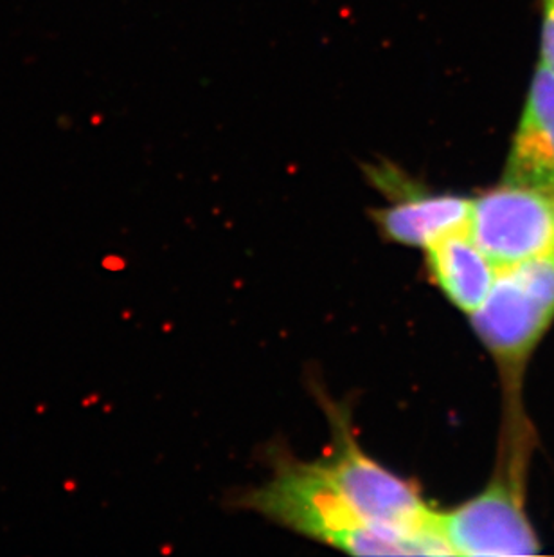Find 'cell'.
I'll list each match as a JSON object with an SVG mask.
<instances>
[{
  "instance_id": "obj_3",
  "label": "cell",
  "mask_w": 554,
  "mask_h": 557,
  "mask_svg": "<svg viewBox=\"0 0 554 557\" xmlns=\"http://www.w3.org/2000/svg\"><path fill=\"white\" fill-rule=\"evenodd\" d=\"M471 325L507 372H518L554 320V255L501 268Z\"/></svg>"
},
{
  "instance_id": "obj_7",
  "label": "cell",
  "mask_w": 554,
  "mask_h": 557,
  "mask_svg": "<svg viewBox=\"0 0 554 557\" xmlns=\"http://www.w3.org/2000/svg\"><path fill=\"white\" fill-rule=\"evenodd\" d=\"M504 181L554 195V71L542 63L513 136Z\"/></svg>"
},
{
  "instance_id": "obj_9",
  "label": "cell",
  "mask_w": 554,
  "mask_h": 557,
  "mask_svg": "<svg viewBox=\"0 0 554 557\" xmlns=\"http://www.w3.org/2000/svg\"><path fill=\"white\" fill-rule=\"evenodd\" d=\"M542 5V60L540 63L554 71V0H540Z\"/></svg>"
},
{
  "instance_id": "obj_2",
  "label": "cell",
  "mask_w": 554,
  "mask_h": 557,
  "mask_svg": "<svg viewBox=\"0 0 554 557\" xmlns=\"http://www.w3.org/2000/svg\"><path fill=\"white\" fill-rule=\"evenodd\" d=\"M323 403L333 441L328 457L317 462L351 509L369 525L413 540L421 556L452 554L440 515L430 509L418 487L367 455L351 430L348 413L328 397H323Z\"/></svg>"
},
{
  "instance_id": "obj_4",
  "label": "cell",
  "mask_w": 554,
  "mask_h": 557,
  "mask_svg": "<svg viewBox=\"0 0 554 557\" xmlns=\"http://www.w3.org/2000/svg\"><path fill=\"white\" fill-rule=\"evenodd\" d=\"M468 233L499 269L554 251V195L502 183L471 200Z\"/></svg>"
},
{
  "instance_id": "obj_5",
  "label": "cell",
  "mask_w": 554,
  "mask_h": 557,
  "mask_svg": "<svg viewBox=\"0 0 554 557\" xmlns=\"http://www.w3.org/2000/svg\"><path fill=\"white\" fill-rule=\"evenodd\" d=\"M366 175L388 197V205L373 211V219L391 243L429 249L441 238L468 230L470 199L430 191L391 163L366 166Z\"/></svg>"
},
{
  "instance_id": "obj_8",
  "label": "cell",
  "mask_w": 554,
  "mask_h": 557,
  "mask_svg": "<svg viewBox=\"0 0 554 557\" xmlns=\"http://www.w3.org/2000/svg\"><path fill=\"white\" fill-rule=\"evenodd\" d=\"M427 263L441 293L468 314L479 309L498 276V265L474 243L468 230L432 244Z\"/></svg>"
},
{
  "instance_id": "obj_1",
  "label": "cell",
  "mask_w": 554,
  "mask_h": 557,
  "mask_svg": "<svg viewBox=\"0 0 554 557\" xmlns=\"http://www.w3.org/2000/svg\"><path fill=\"white\" fill-rule=\"evenodd\" d=\"M243 505L303 536L356 556H421L413 540L369 525L342 498L319 462L279 458L273 479Z\"/></svg>"
},
{
  "instance_id": "obj_6",
  "label": "cell",
  "mask_w": 554,
  "mask_h": 557,
  "mask_svg": "<svg viewBox=\"0 0 554 557\" xmlns=\"http://www.w3.org/2000/svg\"><path fill=\"white\" fill-rule=\"evenodd\" d=\"M452 556H531L539 540L524 512L520 485L495 480L481 495L440 515Z\"/></svg>"
}]
</instances>
